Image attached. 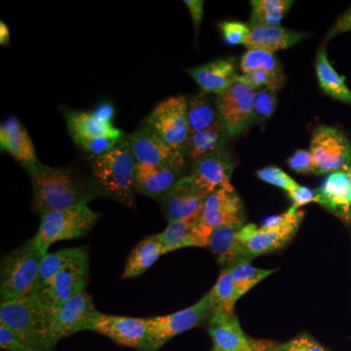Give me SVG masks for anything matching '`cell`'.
Segmentation results:
<instances>
[{"label":"cell","mask_w":351,"mask_h":351,"mask_svg":"<svg viewBox=\"0 0 351 351\" xmlns=\"http://www.w3.org/2000/svg\"><path fill=\"white\" fill-rule=\"evenodd\" d=\"M250 27V34L244 43L247 49L263 50L270 53L288 49L307 36L306 32L292 31L281 25H255Z\"/></svg>","instance_id":"cell-24"},{"label":"cell","mask_w":351,"mask_h":351,"mask_svg":"<svg viewBox=\"0 0 351 351\" xmlns=\"http://www.w3.org/2000/svg\"><path fill=\"white\" fill-rule=\"evenodd\" d=\"M44 254L34 239L4 257L1 265V302L29 297L38 287Z\"/></svg>","instance_id":"cell-4"},{"label":"cell","mask_w":351,"mask_h":351,"mask_svg":"<svg viewBox=\"0 0 351 351\" xmlns=\"http://www.w3.org/2000/svg\"><path fill=\"white\" fill-rule=\"evenodd\" d=\"M219 29L223 34L225 43L232 46L246 43L251 32L249 24L239 21H223L219 23Z\"/></svg>","instance_id":"cell-39"},{"label":"cell","mask_w":351,"mask_h":351,"mask_svg":"<svg viewBox=\"0 0 351 351\" xmlns=\"http://www.w3.org/2000/svg\"><path fill=\"white\" fill-rule=\"evenodd\" d=\"M0 323L12 330L25 346L50 351L48 311L32 295L1 302Z\"/></svg>","instance_id":"cell-5"},{"label":"cell","mask_w":351,"mask_h":351,"mask_svg":"<svg viewBox=\"0 0 351 351\" xmlns=\"http://www.w3.org/2000/svg\"><path fill=\"white\" fill-rule=\"evenodd\" d=\"M25 346L12 330L0 323V348L7 351H17Z\"/></svg>","instance_id":"cell-44"},{"label":"cell","mask_w":351,"mask_h":351,"mask_svg":"<svg viewBox=\"0 0 351 351\" xmlns=\"http://www.w3.org/2000/svg\"><path fill=\"white\" fill-rule=\"evenodd\" d=\"M239 230V228H221L211 233L207 248L212 251L219 265L223 267L244 260Z\"/></svg>","instance_id":"cell-28"},{"label":"cell","mask_w":351,"mask_h":351,"mask_svg":"<svg viewBox=\"0 0 351 351\" xmlns=\"http://www.w3.org/2000/svg\"><path fill=\"white\" fill-rule=\"evenodd\" d=\"M98 311L95 308L92 298L86 291L76 295L73 299L48 311V341L50 351L61 339L88 331L92 320Z\"/></svg>","instance_id":"cell-8"},{"label":"cell","mask_w":351,"mask_h":351,"mask_svg":"<svg viewBox=\"0 0 351 351\" xmlns=\"http://www.w3.org/2000/svg\"><path fill=\"white\" fill-rule=\"evenodd\" d=\"M99 218L100 215L88 205L47 212L41 215L40 226L34 237V241L39 250L46 255L51 245L56 242L85 237L91 232Z\"/></svg>","instance_id":"cell-6"},{"label":"cell","mask_w":351,"mask_h":351,"mask_svg":"<svg viewBox=\"0 0 351 351\" xmlns=\"http://www.w3.org/2000/svg\"><path fill=\"white\" fill-rule=\"evenodd\" d=\"M95 117H98L101 121L112 123L113 117H114V107L110 103H104L95 108L93 112Z\"/></svg>","instance_id":"cell-48"},{"label":"cell","mask_w":351,"mask_h":351,"mask_svg":"<svg viewBox=\"0 0 351 351\" xmlns=\"http://www.w3.org/2000/svg\"><path fill=\"white\" fill-rule=\"evenodd\" d=\"M206 197L193 178H181L162 200L166 219L174 221H196L201 218Z\"/></svg>","instance_id":"cell-16"},{"label":"cell","mask_w":351,"mask_h":351,"mask_svg":"<svg viewBox=\"0 0 351 351\" xmlns=\"http://www.w3.org/2000/svg\"><path fill=\"white\" fill-rule=\"evenodd\" d=\"M288 165L295 172L300 174H309L313 172V159L311 151L299 149L295 151L290 158L288 159Z\"/></svg>","instance_id":"cell-42"},{"label":"cell","mask_w":351,"mask_h":351,"mask_svg":"<svg viewBox=\"0 0 351 351\" xmlns=\"http://www.w3.org/2000/svg\"><path fill=\"white\" fill-rule=\"evenodd\" d=\"M314 175H328L351 164V144L343 131L327 125L314 129L311 149Z\"/></svg>","instance_id":"cell-10"},{"label":"cell","mask_w":351,"mask_h":351,"mask_svg":"<svg viewBox=\"0 0 351 351\" xmlns=\"http://www.w3.org/2000/svg\"><path fill=\"white\" fill-rule=\"evenodd\" d=\"M17 351H44V350H36V348H27V346H23V348H21L20 350H18Z\"/></svg>","instance_id":"cell-50"},{"label":"cell","mask_w":351,"mask_h":351,"mask_svg":"<svg viewBox=\"0 0 351 351\" xmlns=\"http://www.w3.org/2000/svg\"><path fill=\"white\" fill-rule=\"evenodd\" d=\"M278 343L265 339H251L250 346L241 351H276ZM211 351H219L216 348H212Z\"/></svg>","instance_id":"cell-47"},{"label":"cell","mask_w":351,"mask_h":351,"mask_svg":"<svg viewBox=\"0 0 351 351\" xmlns=\"http://www.w3.org/2000/svg\"><path fill=\"white\" fill-rule=\"evenodd\" d=\"M304 211L291 206L285 213L270 217L262 226L248 223L239 230L244 260L251 261L258 256L280 250L299 230Z\"/></svg>","instance_id":"cell-3"},{"label":"cell","mask_w":351,"mask_h":351,"mask_svg":"<svg viewBox=\"0 0 351 351\" xmlns=\"http://www.w3.org/2000/svg\"><path fill=\"white\" fill-rule=\"evenodd\" d=\"M10 43V32L3 22H0V44L2 46L8 45Z\"/></svg>","instance_id":"cell-49"},{"label":"cell","mask_w":351,"mask_h":351,"mask_svg":"<svg viewBox=\"0 0 351 351\" xmlns=\"http://www.w3.org/2000/svg\"><path fill=\"white\" fill-rule=\"evenodd\" d=\"M145 123L168 144L186 154L189 128L186 97H170L161 101L147 117Z\"/></svg>","instance_id":"cell-11"},{"label":"cell","mask_w":351,"mask_h":351,"mask_svg":"<svg viewBox=\"0 0 351 351\" xmlns=\"http://www.w3.org/2000/svg\"><path fill=\"white\" fill-rule=\"evenodd\" d=\"M129 138L138 163L169 168L179 173L186 167V154L168 144L151 127H141Z\"/></svg>","instance_id":"cell-13"},{"label":"cell","mask_w":351,"mask_h":351,"mask_svg":"<svg viewBox=\"0 0 351 351\" xmlns=\"http://www.w3.org/2000/svg\"><path fill=\"white\" fill-rule=\"evenodd\" d=\"M254 98L255 90L239 82L217 95L219 119L230 137L241 135L253 123Z\"/></svg>","instance_id":"cell-12"},{"label":"cell","mask_w":351,"mask_h":351,"mask_svg":"<svg viewBox=\"0 0 351 351\" xmlns=\"http://www.w3.org/2000/svg\"><path fill=\"white\" fill-rule=\"evenodd\" d=\"M316 76L323 91L335 100L351 105V90L346 84L345 77L335 71L328 60L326 48H320L316 55Z\"/></svg>","instance_id":"cell-27"},{"label":"cell","mask_w":351,"mask_h":351,"mask_svg":"<svg viewBox=\"0 0 351 351\" xmlns=\"http://www.w3.org/2000/svg\"><path fill=\"white\" fill-rule=\"evenodd\" d=\"M136 164L130 138L123 137L112 151L92 157V186L108 197L133 207Z\"/></svg>","instance_id":"cell-2"},{"label":"cell","mask_w":351,"mask_h":351,"mask_svg":"<svg viewBox=\"0 0 351 351\" xmlns=\"http://www.w3.org/2000/svg\"><path fill=\"white\" fill-rule=\"evenodd\" d=\"M286 82V77L271 75L265 71H254L239 75L237 82L242 83L252 89L257 90L263 87H269L278 92Z\"/></svg>","instance_id":"cell-37"},{"label":"cell","mask_w":351,"mask_h":351,"mask_svg":"<svg viewBox=\"0 0 351 351\" xmlns=\"http://www.w3.org/2000/svg\"><path fill=\"white\" fill-rule=\"evenodd\" d=\"M66 125L73 140L77 138L110 137L123 138V133L112 123L101 121L93 112L71 110L66 112Z\"/></svg>","instance_id":"cell-25"},{"label":"cell","mask_w":351,"mask_h":351,"mask_svg":"<svg viewBox=\"0 0 351 351\" xmlns=\"http://www.w3.org/2000/svg\"><path fill=\"white\" fill-rule=\"evenodd\" d=\"M89 277V255L85 253L31 295L47 311L56 308L84 292Z\"/></svg>","instance_id":"cell-9"},{"label":"cell","mask_w":351,"mask_h":351,"mask_svg":"<svg viewBox=\"0 0 351 351\" xmlns=\"http://www.w3.org/2000/svg\"><path fill=\"white\" fill-rule=\"evenodd\" d=\"M314 193L316 203L343 223L351 225V164L328 174Z\"/></svg>","instance_id":"cell-17"},{"label":"cell","mask_w":351,"mask_h":351,"mask_svg":"<svg viewBox=\"0 0 351 351\" xmlns=\"http://www.w3.org/2000/svg\"><path fill=\"white\" fill-rule=\"evenodd\" d=\"M257 177L267 184L284 189L288 193L299 186L293 178L276 166H269L258 170Z\"/></svg>","instance_id":"cell-38"},{"label":"cell","mask_w":351,"mask_h":351,"mask_svg":"<svg viewBox=\"0 0 351 351\" xmlns=\"http://www.w3.org/2000/svg\"><path fill=\"white\" fill-rule=\"evenodd\" d=\"M208 332L219 351H241L248 348L251 338L245 335L234 313H214L209 319Z\"/></svg>","instance_id":"cell-22"},{"label":"cell","mask_w":351,"mask_h":351,"mask_svg":"<svg viewBox=\"0 0 351 351\" xmlns=\"http://www.w3.org/2000/svg\"><path fill=\"white\" fill-rule=\"evenodd\" d=\"M208 294L210 295L214 313H234L237 300L235 297L234 282L230 265L223 267L218 280Z\"/></svg>","instance_id":"cell-32"},{"label":"cell","mask_w":351,"mask_h":351,"mask_svg":"<svg viewBox=\"0 0 351 351\" xmlns=\"http://www.w3.org/2000/svg\"><path fill=\"white\" fill-rule=\"evenodd\" d=\"M88 331L108 337L117 345L141 351L147 341L149 319L110 315L98 311L88 328Z\"/></svg>","instance_id":"cell-15"},{"label":"cell","mask_w":351,"mask_h":351,"mask_svg":"<svg viewBox=\"0 0 351 351\" xmlns=\"http://www.w3.org/2000/svg\"><path fill=\"white\" fill-rule=\"evenodd\" d=\"M180 173L169 168L151 164H136L134 188L141 195L156 200H162L171 189L179 181Z\"/></svg>","instance_id":"cell-23"},{"label":"cell","mask_w":351,"mask_h":351,"mask_svg":"<svg viewBox=\"0 0 351 351\" xmlns=\"http://www.w3.org/2000/svg\"><path fill=\"white\" fill-rule=\"evenodd\" d=\"M216 99L200 92L188 100L189 134L207 130L219 121Z\"/></svg>","instance_id":"cell-30"},{"label":"cell","mask_w":351,"mask_h":351,"mask_svg":"<svg viewBox=\"0 0 351 351\" xmlns=\"http://www.w3.org/2000/svg\"><path fill=\"white\" fill-rule=\"evenodd\" d=\"M226 135L228 133L221 120L207 130L189 134L186 143V156L195 162L202 157L223 149Z\"/></svg>","instance_id":"cell-29"},{"label":"cell","mask_w":351,"mask_h":351,"mask_svg":"<svg viewBox=\"0 0 351 351\" xmlns=\"http://www.w3.org/2000/svg\"><path fill=\"white\" fill-rule=\"evenodd\" d=\"M293 4L292 0H253L249 25H280Z\"/></svg>","instance_id":"cell-31"},{"label":"cell","mask_w":351,"mask_h":351,"mask_svg":"<svg viewBox=\"0 0 351 351\" xmlns=\"http://www.w3.org/2000/svg\"><path fill=\"white\" fill-rule=\"evenodd\" d=\"M121 138H113L110 137H97L77 138L73 141L78 147L82 151L91 154L92 157L101 156L107 152L112 151Z\"/></svg>","instance_id":"cell-40"},{"label":"cell","mask_w":351,"mask_h":351,"mask_svg":"<svg viewBox=\"0 0 351 351\" xmlns=\"http://www.w3.org/2000/svg\"><path fill=\"white\" fill-rule=\"evenodd\" d=\"M230 267H232L235 297L237 301L247 294L251 289L258 285L261 281L276 271V269H258L252 265L251 261L248 260L237 261Z\"/></svg>","instance_id":"cell-33"},{"label":"cell","mask_w":351,"mask_h":351,"mask_svg":"<svg viewBox=\"0 0 351 351\" xmlns=\"http://www.w3.org/2000/svg\"><path fill=\"white\" fill-rule=\"evenodd\" d=\"M184 2L188 7L189 13H191L196 34H197L201 21H202L203 15H204V1H202V0H186Z\"/></svg>","instance_id":"cell-46"},{"label":"cell","mask_w":351,"mask_h":351,"mask_svg":"<svg viewBox=\"0 0 351 351\" xmlns=\"http://www.w3.org/2000/svg\"><path fill=\"white\" fill-rule=\"evenodd\" d=\"M234 170L232 157L225 147L195 161L191 177L205 197L219 189L232 186L230 179Z\"/></svg>","instance_id":"cell-18"},{"label":"cell","mask_w":351,"mask_h":351,"mask_svg":"<svg viewBox=\"0 0 351 351\" xmlns=\"http://www.w3.org/2000/svg\"><path fill=\"white\" fill-rule=\"evenodd\" d=\"M85 253H87V250L84 247H75V248L63 249L54 253L46 254L41 262L36 289L47 283L53 277Z\"/></svg>","instance_id":"cell-34"},{"label":"cell","mask_w":351,"mask_h":351,"mask_svg":"<svg viewBox=\"0 0 351 351\" xmlns=\"http://www.w3.org/2000/svg\"><path fill=\"white\" fill-rule=\"evenodd\" d=\"M32 184L34 208L43 215L56 210L83 206L93 199V186L66 167H50L40 161L27 170Z\"/></svg>","instance_id":"cell-1"},{"label":"cell","mask_w":351,"mask_h":351,"mask_svg":"<svg viewBox=\"0 0 351 351\" xmlns=\"http://www.w3.org/2000/svg\"><path fill=\"white\" fill-rule=\"evenodd\" d=\"M348 32H351V5L346 12L339 16V19L332 25L331 29L328 32L326 39L330 40L338 34Z\"/></svg>","instance_id":"cell-45"},{"label":"cell","mask_w":351,"mask_h":351,"mask_svg":"<svg viewBox=\"0 0 351 351\" xmlns=\"http://www.w3.org/2000/svg\"><path fill=\"white\" fill-rule=\"evenodd\" d=\"M0 147L1 151L8 152L25 169L39 162L36 147L27 129L16 117H11L0 127Z\"/></svg>","instance_id":"cell-21"},{"label":"cell","mask_w":351,"mask_h":351,"mask_svg":"<svg viewBox=\"0 0 351 351\" xmlns=\"http://www.w3.org/2000/svg\"><path fill=\"white\" fill-rule=\"evenodd\" d=\"M276 351H330L311 335L301 334L287 343L277 346Z\"/></svg>","instance_id":"cell-41"},{"label":"cell","mask_w":351,"mask_h":351,"mask_svg":"<svg viewBox=\"0 0 351 351\" xmlns=\"http://www.w3.org/2000/svg\"><path fill=\"white\" fill-rule=\"evenodd\" d=\"M165 254V249L156 234L145 237L128 256L121 278L130 279L143 276Z\"/></svg>","instance_id":"cell-26"},{"label":"cell","mask_w":351,"mask_h":351,"mask_svg":"<svg viewBox=\"0 0 351 351\" xmlns=\"http://www.w3.org/2000/svg\"><path fill=\"white\" fill-rule=\"evenodd\" d=\"M213 230L201 221H174L169 223L162 232L157 233V239L162 243L166 254L189 247H208Z\"/></svg>","instance_id":"cell-20"},{"label":"cell","mask_w":351,"mask_h":351,"mask_svg":"<svg viewBox=\"0 0 351 351\" xmlns=\"http://www.w3.org/2000/svg\"><path fill=\"white\" fill-rule=\"evenodd\" d=\"M186 71L197 83L201 92L209 95L221 94L237 83L239 75L234 58L214 60Z\"/></svg>","instance_id":"cell-19"},{"label":"cell","mask_w":351,"mask_h":351,"mask_svg":"<svg viewBox=\"0 0 351 351\" xmlns=\"http://www.w3.org/2000/svg\"><path fill=\"white\" fill-rule=\"evenodd\" d=\"M214 313L209 294L193 304L177 313L154 316L149 319V331L144 348L141 351H157L175 337L200 326Z\"/></svg>","instance_id":"cell-7"},{"label":"cell","mask_w":351,"mask_h":351,"mask_svg":"<svg viewBox=\"0 0 351 351\" xmlns=\"http://www.w3.org/2000/svg\"><path fill=\"white\" fill-rule=\"evenodd\" d=\"M277 106V91L269 87L255 90L254 121H267L274 114Z\"/></svg>","instance_id":"cell-36"},{"label":"cell","mask_w":351,"mask_h":351,"mask_svg":"<svg viewBox=\"0 0 351 351\" xmlns=\"http://www.w3.org/2000/svg\"><path fill=\"white\" fill-rule=\"evenodd\" d=\"M240 69L242 73L254 71H265L271 75L286 77L282 68L274 53L258 49H248L241 58Z\"/></svg>","instance_id":"cell-35"},{"label":"cell","mask_w":351,"mask_h":351,"mask_svg":"<svg viewBox=\"0 0 351 351\" xmlns=\"http://www.w3.org/2000/svg\"><path fill=\"white\" fill-rule=\"evenodd\" d=\"M289 197L293 201L292 207L295 210L308 204L315 202V193L313 189L306 188V186H298L294 191L288 193Z\"/></svg>","instance_id":"cell-43"},{"label":"cell","mask_w":351,"mask_h":351,"mask_svg":"<svg viewBox=\"0 0 351 351\" xmlns=\"http://www.w3.org/2000/svg\"><path fill=\"white\" fill-rule=\"evenodd\" d=\"M200 219L211 230L221 228L240 230L246 225L243 202L232 184L207 196Z\"/></svg>","instance_id":"cell-14"}]
</instances>
